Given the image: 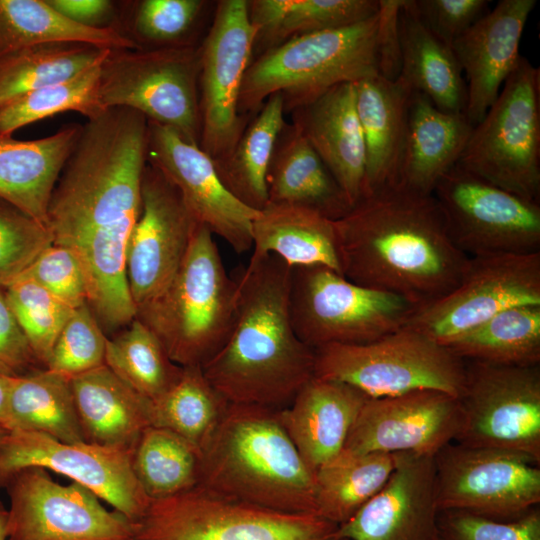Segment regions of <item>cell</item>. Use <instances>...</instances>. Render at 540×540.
Wrapping results in <instances>:
<instances>
[{
	"label": "cell",
	"instance_id": "23",
	"mask_svg": "<svg viewBox=\"0 0 540 540\" xmlns=\"http://www.w3.org/2000/svg\"><path fill=\"white\" fill-rule=\"evenodd\" d=\"M536 5V0H500L452 44L465 74V116L472 126L484 117L516 67L521 37Z\"/></svg>",
	"mask_w": 540,
	"mask_h": 540
},
{
	"label": "cell",
	"instance_id": "27",
	"mask_svg": "<svg viewBox=\"0 0 540 540\" xmlns=\"http://www.w3.org/2000/svg\"><path fill=\"white\" fill-rule=\"evenodd\" d=\"M81 127L66 125L34 140L0 136V198L48 227L50 198Z\"/></svg>",
	"mask_w": 540,
	"mask_h": 540
},
{
	"label": "cell",
	"instance_id": "50",
	"mask_svg": "<svg viewBox=\"0 0 540 540\" xmlns=\"http://www.w3.org/2000/svg\"><path fill=\"white\" fill-rule=\"evenodd\" d=\"M40 284L72 309L87 304V292L81 264L74 251L51 244L22 275Z\"/></svg>",
	"mask_w": 540,
	"mask_h": 540
},
{
	"label": "cell",
	"instance_id": "12",
	"mask_svg": "<svg viewBox=\"0 0 540 540\" xmlns=\"http://www.w3.org/2000/svg\"><path fill=\"white\" fill-rule=\"evenodd\" d=\"M456 443L516 452L540 463V367L465 362Z\"/></svg>",
	"mask_w": 540,
	"mask_h": 540
},
{
	"label": "cell",
	"instance_id": "53",
	"mask_svg": "<svg viewBox=\"0 0 540 540\" xmlns=\"http://www.w3.org/2000/svg\"><path fill=\"white\" fill-rule=\"evenodd\" d=\"M403 0H378V72L396 80L401 70L399 14Z\"/></svg>",
	"mask_w": 540,
	"mask_h": 540
},
{
	"label": "cell",
	"instance_id": "33",
	"mask_svg": "<svg viewBox=\"0 0 540 540\" xmlns=\"http://www.w3.org/2000/svg\"><path fill=\"white\" fill-rule=\"evenodd\" d=\"M399 32V77L412 91L428 97L438 109L465 114L467 87L454 52L422 24L410 0H403Z\"/></svg>",
	"mask_w": 540,
	"mask_h": 540
},
{
	"label": "cell",
	"instance_id": "36",
	"mask_svg": "<svg viewBox=\"0 0 540 540\" xmlns=\"http://www.w3.org/2000/svg\"><path fill=\"white\" fill-rule=\"evenodd\" d=\"M378 0H252L256 44L266 50L295 36L349 26L376 15ZM265 50V51H266Z\"/></svg>",
	"mask_w": 540,
	"mask_h": 540
},
{
	"label": "cell",
	"instance_id": "28",
	"mask_svg": "<svg viewBox=\"0 0 540 540\" xmlns=\"http://www.w3.org/2000/svg\"><path fill=\"white\" fill-rule=\"evenodd\" d=\"M472 128L465 114L444 112L413 91L396 184L432 194L440 178L458 163Z\"/></svg>",
	"mask_w": 540,
	"mask_h": 540
},
{
	"label": "cell",
	"instance_id": "37",
	"mask_svg": "<svg viewBox=\"0 0 540 540\" xmlns=\"http://www.w3.org/2000/svg\"><path fill=\"white\" fill-rule=\"evenodd\" d=\"M282 95L269 96L246 125L230 154L215 162L225 187L248 207L268 203L266 177L278 137L286 125Z\"/></svg>",
	"mask_w": 540,
	"mask_h": 540
},
{
	"label": "cell",
	"instance_id": "43",
	"mask_svg": "<svg viewBox=\"0 0 540 540\" xmlns=\"http://www.w3.org/2000/svg\"><path fill=\"white\" fill-rule=\"evenodd\" d=\"M105 365L151 402L161 398L182 372L156 335L138 318L123 332L107 339Z\"/></svg>",
	"mask_w": 540,
	"mask_h": 540
},
{
	"label": "cell",
	"instance_id": "19",
	"mask_svg": "<svg viewBox=\"0 0 540 540\" xmlns=\"http://www.w3.org/2000/svg\"><path fill=\"white\" fill-rule=\"evenodd\" d=\"M147 162L179 191L195 220L237 254L252 248V222L259 210L238 200L223 184L214 160L175 129L148 121Z\"/></svg>",
	"mask_w": 540,
	"mask_h": 540
},
{
	"label": "cell",
	"instance_id": "21",
	"mask_svg": "<svg viewBox=\"0 0 540 540\" xmlns=\"http://www.w3.org/2000/svg\"><path fill=\"white\" fill-rule=\"evenodd\" d=\"M462 422L459 399L437 390L368 398L344 450L356 453H414L434 457L455 441Z\"/></svg>",
	"mask_w": 540,
	"mask_h": 540
},
{
	"label": "cell",
	"instance_id": "1",
	"mask_svg": "<svg viewBox=\"0 0 540 540\" xmlns=\"http://www.w3.org/2000/svg\"><path fill=\"white\" fill-rule=\"evenodd\" d=\"M334 222L342 275L415 309L452 291L469 260L453 243L433 194L400 184L365 195Z\"/></svg>",
	"mask_w": 540,
	"mask_h": 540
},
{
	"label": "cell",
	"instance_id": "34",
	"mask_svg": "<svg viewBox=\"0 0 540 540\" xmlns=\"http://www.w3.org/2000/svg\"><path fill=\"white\" fill-rule=\"evenodd\" d=\"M64 42L110 50L141 48L119 28L80 25L46 0H0V56L35 45Z\"/></svg>",
	"mask_w": 540,
	"mask_h": 540
},
{
	"label": "cell",
	"instance_id": "14",
	"mask_svg": "<svg viewBox=\"0 0 540 540\" xmlns=\"http://www.w3.org/2000/svg\"><path fill=\"white\" fill-rule=\"evenodd\" d=\"M434 464L439 512L512 520L540 503L539 464L525 455L452 442L434 456Z\"/></svg>",
	"mask_w": 540,
	"mask_h": 540
},
{
	"label": "cell",
	"instance_id": "29",
	"mask_svg": "<svg viewBox=\"0 0 540 540\" xmlns=\"http://www.w3.org/2000/svg\"><path fill=\"white\" fill-rule=\"evenodd\" d=\"M69 379L85 442L133 450L151 426L152 402L105 364Z\"/></svg>",
	"mask_w": 540,
	"mask_h": 540
},
{
	"label": "cell",
	"instance_id": "7",
	"mask_svg": "<svg viewBox=\"0 0 540 540\" xmlns=\"http://www.w3.org/2000/svg\"><path fill=\"white\" fill-rule=\"evenodd\" d=\"M314 376L348 384L369 398L437 390L459 398L465 361L409 327L363 344L314 349Z\"/></svg>",
	"mask_w": 540,
	"mask_h": 540
},
{
	"label": "cell",
	"instance_id": "32",
	"mask_svg": "<svg viewBox=\"0 0 540 540\" xmlns=\"http://www.w3.org/2000/svg\"><path fill=\"white\" fill-rule=\"evenodd\" d=\"M136 221L96 230L69 247L82 267L87 304L108 329L129 325L137 317L126 262Z\"/></svg>",
	"mask_w": 540,
	"mask_h": 540
},
{
	"label": "cell",
	"instance_id": "25",
	"mask_svg": "<svg viewBox=\"0 0 540 540\" xmlns=\"http://www.w3.org/2000/svg\"><path fill=\"white\" fill-rule=\"evenodd\" d=\"M368 398L348 384L314 376L279 410L286 432L314 474L344 449Z\"/></svg>",
	"mask_w": 540,
	"mask_h": 540
},
{
	"label": "cell",
	"instance_id": "48",
	"mask_svg": "<svg viewBox=\"0 0 540 540\" xmlns=\"http://www.w3.org/2000/svg\"><path fill=\"white\" fill-rule=\"evenodd\" d=\"M205 6L202 0H143L135 7L128 36L158 47L177 43L193 27Z\"/></svg>",
	"mask_w": 540,
	"mask_h": 540
},
{
	"label": "cell",
	"instance_id": "35",
	"mask_svg": "<svg viewBox=\"0 0 540 540\" xmlns=\"http://www.w3.org/2000/svg\"><path fill=\"white\" fill-rule=\"evenodd\" d=\"M8 414V431L38 432L66 443L85 442L70 379L46 368L14 377Z\"/></svg>",
	"mask_w": 540,
	"mask_h": 540
},
{
	"label": "cell",
	"instance_id": "56",
	"mask_svg": "<svg viewBox=\"0 0 540 540\" xmlns=\"http://www.w3.org/2000/svg\"><path fill=\"white\" fill-rule=\"evenodd\" d=\"M8 509L0 501V540H7Z\"/></svg>",
	"mask_w": 540,
	"mask_h": 540
},
{
	"label": "cell",
	"instance_id": "26",
	"mask_svg": "<svg viewBox=\"0 0 540 540\" xmlns=\"http://www.w3.org/2000/svg\"><path fill=\"white\" fill-rule=\"evenodd\" d=\"M354 89L365 144V196L397 183L413 91L400 77L379 73L355 82Z\"/></svg>",
	"mask_w": 540,
	"mask_h": 540
},
{
	"label": "cell",
	"instance_id": "3",
	"mask_svg": "<svg viewBox=\"0 0 540 540\" xmlns=\"http://www.w3.org/2000/svg\"><path fill=\"white\" fill-rule=\"evenodd\" d=\"M148 120L112 107L87 119L53 189L48 228L53 243L70 247L90 233L141 211Z\"/></svg>",
	"mask_w": 540,
	"mask_h": 540
},
{
	"label": "cell",
	"instance_id": "44",
	"mask_svg": "<svg viewBox=\"0 0 540 540\" xmlns=\"http://www.w3.org/2000/svg\"><path fill=\"white\" fill-rule=\"evenodd\" d=\"M100 65L0 106V136L12 135L19 128L65 111L79 112L87 119L100 113L96 105Z\"/></svg>",
	"mask_w": 540,
	"mask_h": 540
},
{
	"label": "cell",
	"instance_id": "30",
	"mask_svg": "<svg viewBox=\"0 0 540 540\" xmlns=\"http://www.w3.org/2000/svg\"><path fill=\"white\" fill-rule=\"evenodd\" d=\"M268 202L303 206L337 220L351 206L338 183L299 128L282 129L267 177Z\"/></svg>",
	"mask_w": 540,
	"mask_h": 540
},
{
	"label": "cell",
	"instance_id": "6",
	"mask_svg": "<svg viewBox=\"0 0 540 540\" xmlns=\"http://www.w3.org/2000/svg\"><path fill=\"white\" fill-rule=\"evenodd\" d=\"M377 29L378 12L364 21L295 36L266 50L245 73L240 115L256 113L275 93L282 95L285 112H292L339 84L378 74Z\"/></svg>",
	"mask_w": 540,
	"mask_h": 540
},
{
	"label": "cell",
	"instance_id": "54",
	"mask_svg": "<svg viewBox=\"0 0 540 540\" xmlns=\"http://www.w3.org/2000/svg\"><path fill=\"white\" fill-rule=\"evenodd\" d=\"M56 11L71 21L88 27H111L115 5L109 0H46Z\"/></svg>",
	"mask_w": 540,
	"mask_h": 540
},
{
	"label": "cell",
	"instance_id": "46",
	"mask_svg": "<svg viewBox=\"0 0 540 540\" xmlns=\"http://www.w3.org/2000/svg\"><path fill=\"white\" fill-rule=\"evenodd\" d=\"M106 336L88 304L73 310L51 351L46 369L71 378L105 364Z\"/></svg>",
	"mask_w": 540,
	"mask_h": 540
},
{
	"label": "cell",
	"instance_id": "24",
	"mask_svg": "<svg viewBox=\"0 0 540 540\" xmlns=\"http://www.w3.org/2000/svg\"><path fill=\"white\" fill-rule=\"evenodd\" d=\"M292 113V123L322 159L352 208L365 194L366 165L354 83L339 84Z\"/></svg>",
	"mask_w": 540,
	"mask_h": 540
},
{
	"label": "cell",
	"instance_id": "8",
	"mask_svg": "<svg viewBox=\"0 0 540 540\" xmlns=\"http://www.w3.org/2000/svg\"><path fill=\"white\" fill-rule=\"evenodd\" d=\"M457 165L503 190L540 202V69L525 57L473 126Z\"/></svg>",
	"mask_w": 540,
	"mask_h": 540
},
{
	"label": "cell",
	"instance_id": "9",
	"mask_svg": "<svg viewBox=\"0 0 540 540\" xmlns=\"http://www.w3.org/2000/svg\"><path fill=\"white\" fill-rule=\"evenodd\" d=\"M133 540H347L316 513H288L231 499L200 486L153 500Z\"/></svg>",
	"mask_w": 540,
	"mask_h": 540
},
{
	"label": "cell",
	"instance_id": "22",
	"mask_svg": "<svg viewBox=\"0 0 540 540\" xmlns=\"http://www.w3.org/2000/svg\"><path fill=\"white\" fill-rule=\"evenodd\" d=\"M383 487L349 520L338 525L347 540H436L434 457L395 453Z\"/></svg>",
	"mask_w": 540,
	"mask_h": 540
},
{
	"label": "cell",
	"instance_id": "52",
	"mask_svg": "<svg viewBox=\"0 0 540 540\" xmlns=\"http://www.w3.org/2000/svg\"><path fill=\"white\" fill-rule=\"evenodd\" d=\"M0 362L17 374L37 369L40 365L8 303L3 287H0Z\"/></svg>",
	"mask_w": 540,
	"mask_h": 540
},
{
	"label": "cell",
	"instance_id": "39",
	"mask_svg": "<svg viewBox=\"0 0 540 540\" xmlns=\"http://www.w3.org/2000/svg\"><path fill=\"white\" fill-rule=\"evenodd\" d=\"M395 464L396 454L343 449L315 472L317 514L346 522L383 487Z\"/></svg>",
	"mask_w": 540,
	"mask_h": 540
},
{
	"label": "cell",
	"instance_id": "18",
	"mask_svg": "<svg viewBox=\"0 0 540 540\" xmlns=\"http://www.w3.org/2000/svg\"><path fill=\"white\" fill-rule=\"evenodd\" d=\"M7 540H133V525L108 511L88 488L55 482L47 470L28 467L7 482Z\"/></svg>",
	"mask_w": 540,
	"mask_h": 540
},
{
	"label": "cell",
	"instance_id": "15",
	"mask_svg": "<svg viewBox=\"0 0 540 540\" xmlns=\"http://www.w3.org/2000/svg\"><path fill=\"white\" fill-rule=\"evenodd\" d=\"M248 1H219L199 47V146L218 162L234 149L246 127L238 110L240 92L255 47Z\"/></svg>",
	"mask_w": 540,
	"mask_h": 540
},
{
	"label": "cell",
	"instance_id": "45",
	"mask_svg": "<svg viewBox=\"0 0 540 540\" xmlns=\"http://www.w3.org/2000/svg\"><path fill=\"white\" fill-rule=\"evenodd\" d=\"M4 291L37 361L45 368L53 346L74 309L26 276H20L4 287Z\"/></svg>",
	"mask_w": 540,
	"mask_h": 540
},
{
	"label": "cell",
	"instance_id": "5",
	"mask_svg": "<svg viewBox=\"0 0 540 540\" xmlns=\"http://www.w3.org/2000/svg\"><path fill=\"white\" fill-rule=\"evenodd\" d=\"M213 236L197 223L176 274L137 310L136 318L181 367H202L225 343L234 320L236 283Z\"/></svg>",
	"mask_w": 540,
	"mask_h": 540
},
{
	"label": "cell",
	"instance_id": "55",
	"mask_svg": "<svg viewBox=\"0 0 540 540\" xmlns=\"http://www.w3.org/2000/svg\"><path fill=\"white\" fill-rule=\"evenodd\" d=\"M17 375L10 367L0 362V425L8 428V401L11 385ZM8 430V429H7Z\"/></svg>",
	"mask_w": 540,
	"mask_h": 540
},
{
	"label": "cell",
	"instance_id": "31",
	"mask_svg": "<svg viewBox=\"0 0 540 540\" xmlns=\"http://www.w3.org/2000/svg\"><path fill=\"white\" fill-rule=\"evenodd\" d=\"M334 221L303 206L268 202L252 222L251 257L272 254L290 267L323 265L342 274Z\"/></svg>",
	"mask_w": 540,
	"mask_h": 540
},
{
	"label": "cell",
	"instance_id": "17",
	"mask_svg": "<svg viewBox=\"0 0 540 540\" xmlns=\"http://www.w3.org/2000/svg\"><path fill=\"white\" fill-rule=\"evenodd\" d=\"M523 304H540V252L469 257L458 285L415 309L405 327L445 346L497 313Z\"/></svg>",
	"mask_w": 540,
	"mask_h": 540
},
{
	"label": "cell",
	"instance_id": "57",
	"mask_svg": "<svg viewBox=\"0 0 540 540\" xmlns=\"http://www.w3.org/2000/svg\"><path fill=\"white\" fill-rule=\"evenodd\" d=\"M7 432L8 430L4 426L0 425V440L7 434Z\"/></svg>",
	"mask_w": 540,
	"mask_h": 540
},
{
	"label": "cell",
	"instance_id": "58",
	"mask_svg": "<svg viewBox=\"0 0 540 540\" xmlns=\"http://www.w3.org/2000/svg\"><path fill=\"white\" fill-rule=\"evenodd\" d=\"M436 540H440L439 538H437Z\"/></svg>",
	"mask_w": 540,
	"mask_h": 540
},
{
	"label": "cell",
	"instance_id": "2",
	"mask_svg": "<svg viewBox=\"0 0 540 540\" xmlns=\"http://www.w3.org/2000/svg\"><path fill=\"white\" fill-rule=\"evenodd\" d=\"M292 267L269 254L250 257L233 279L230 333L201 368L232 404L280 410L314 377L315 351L296 335L289 312Z\"/></svg>",
	"mask_w": 540,
	"mask_h": 540
},
{
	"label": "cell",
	"instance_id": "41",
	"mask_svg": "<svg viewBox=\"0 0 540 540\" xmlns=\"http://www.w3.org/2000/svg\"><path fill=\"white\" fill-rule=\"evenodd\" d=\"M200 450L177 433L149 426L132 451V468L147 497L165 499L198 485Z\"/></svg>",
	"mask_w": 540,
	"mask_h": 540
},
{
	"label": "cell",
	"instance_id": "40",
	"mask_svg": "<svg viewBox=\"0 0 540 540\" xmlns=\"http://www.w3.org/2000/svg\"><path fill=\"white\" fill-rule=\"evenodd\" d=\"M111 50L83 43H49L0 56V106L30 91L100 65Z\"/></svg>",
	"mask_w": 540,
	"mask_h": 540
},
{
	"label": "cell",
	"instance_id": "10",
	"mask_svg": "<svg viewBox=\"0 0 540 540\" xmlns=\"http://www.w3.org/2000/svg\"><path fill=\"white\" fill-rule=\"evenodd\" d=\"M198 77L199 48L189 44L111 50L99 68L96 105L135 110L199 145Z\"/></svg>",
	"mask_w": 540,
	"mask_h": 540
},
{
	"label": "cell",
	"instance_id": "16",
	"mask_svg": "<svg viewBox=\"0 0 540 540\" xmlns=\"http://www.w3.org/2000/svg\"><path fill=\"white\" fill-rule=\"evenodd\" d=\"M132 451L89 442L66 443L33 431H8L0 440V489L16 472L40 467L88 488L135 523L151 500L133 472Z\"/></svg>",
	"mask_w": 540,
	"mask_h": 540
},
{
	"label": "cell",
	"instance_id": "20",
	"mask_svg": "<svg viewBox=\"0 0 540 540\" xmlns=\"http://www.w3.org/2000/svg\"><path fill=\"white\" fill-rule=\"evenodd\" d=\"M197 221L179 191L148 162L141 211L127 246V277L137 310L157 296L179 269Z\"/></svg>",
	"mask_w": 540,
	"mask_h": 540
},
{
	"label": "cell",
	"instance_id": "4",
	"mask_svg": "<svg viewBox=\"0 0 540 540\" xmlns=\"http://www.w3.org/2000/svg\"><path fill=\"white\" fill-rule=\"evenodd\" d=\"M197 486L277 511L317 514L315 474L276 409L229 403L200 450Z\"/></svg>",
	"mask_w": 540,
	"mask_h": 540
},
{
	"label": "cell",
	"instance_id": "49",
	"mask_svg": "<svg viewBox=\"0 0 540 540\" xmlns=\"http://www.w3.org/2000/svg\"><path fill=\"white\" fill-rule=\"evenodd\" d=\"M440 540H540V511L533 508L512 520H495L463 511H440Z\"/></svg>",
	"mask_w": 540,
	"mask_h": 540
},
{
	"label": "cell",
	"instance_id": "11",
	"mask_svg": "<svg viewBox=\"0 0 540 540\" xmlns=\"http://www.w3.org/2000/svg\"><path fill=\"white\" fill-rule=\"evenodd\" d=\"M414 310L402 297L358 285L327 266L292 267L290 319L312 349L372 342L404 327Z\"/></svg>",
	"mask_w": 540,
	"mask_h": 540
},
{
	"label": "cell",
	"instance_id": "13",
	"mask_svg": "<svg viewBox=\"0 0 540 540\" xmlns=\"http://www.w3.org/2000/svg\"><path fill=\"white\" fill-rule=\"evenodd\" d=\"M432 194L453 243L466 256L540 252V202L503 190L457 164Z\"/></svg>",
	"mask_w": 540,
	"mask_h": 540
},
{
	"label": "cell",
	"instance_id": "51",
	"mask_svg": "<svg viewBox=\"0 0 540 540\" xmlns=\"http://www.w3.org/2000/svg\"><path fill=\"white\" fill-rule=\"evenodd\" d=\"M422 24L441 42L454 41L483 17L490 0H410Z\"/></svg>",
	"mask_w": 540,
	"mask_h": 540
},
{
	"label": "cell",
	"instance_id": "38",
	"mask_svg": "<svg viewBox=\"0 0 540 540\" xmlns=\"http://www.w3.org/2000/svg\"><path fill=\"white\" fill-rule=\"evenodd\" d=\"M464 361L508 366L540 363V304L507 308L445 345Z\"/></svg>",
	"mask_w": 540,
	"mask_h": 540
},
{
	"label": "cell",
	"instance_id": "47",
	"mask_svg": "<svg viewBox=\"0 0 540 540\" xmlns=\"http://www.w3.org/2000/svg\"><path fill=\"white\" fill-rule=\"evenodd\" d=\"M51 244L47 226L0 198V287L22 276Z\"/></svg>",
	"mask_w": 540,
	"mask_h": 540
},
{
	"label": "cell",
	"instance_id": "42",
	"mask_svg": "<svg viewBox=\"0 0 540 540\" xmlns=\"http://www.w3.org/2000/svg\"><path fill=\"white\" fill-rule=\"evenodd\" d=\"M228 405L200 366L182 367L176 383L152 402L151 426L169 429L201 450Z\"/></svg>",
	"mask_w": 540,
	"mask_h": 540
}]
</instances>
